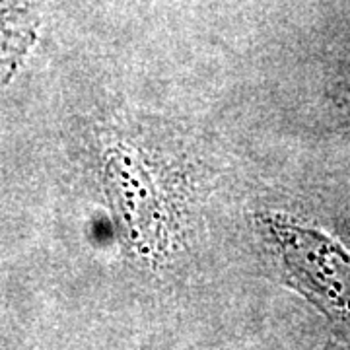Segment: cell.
<instances>
[{"label":"cell","instance_id":"6da1fadb","mask_svg":"<svg viewBox=\"0 0 350 350\" xmlns=\"http://www.w3.org/2000/svg\"><path fill=\"white\" fill-rule=\"evenodd\" d=\"M271 226L294 280L327 308L350 315V251L312 226L282 218Z\"/></svg>","mask_w":350,"mask_h":350},{"label":"cell","instance_id":"7a4b0ae2","mask_svg":"<svg viewBox=\"0 0 350 350\" xmlns=\"http://www.w3.org/2000/svg\"><path fill=\"white\" fill-rule=\"evenodd\" d=\"M105 175L131 239L146 251L162 250L167 213L146 167L126 152H115L105 163Z\"/></svg>","mask_w":350,"mask_h":350},{"label":"cell","instance_id":"3957f363","mask_svg":"<svg viewBox=\"0 0 350 350\" xmlns=\"http://www.w3.org/2000/svg\"><path fill=\"white\" fill-rule=\"evenodd\" d=\"M47 0H0V80L33 43Z\"/></svg>","mask_w":350,"mask_h":350}]
</instances>
